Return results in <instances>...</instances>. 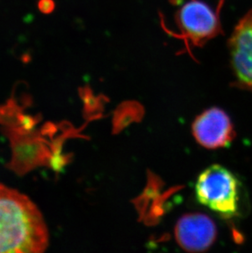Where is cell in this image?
Instances as JSON below:
<instances>
[{
	"mask_svg": "<svg viewBox=\"0 0 252 253\" xmlns=\"http://www.w3.org/2000/svg\"><path fill=\"white\" fill-rule=\"evenodd\" d=\"M217 235L216 226L202 214H189L178 220L175 238L179 246L190 253H201L211 247Z\"/></svg>",
	"mask_w": 252,
	"mask_h": 253,
	"instance_id": "6",
	"label": "cell"
},
{
	"mask_svg": "<svg viewBox=\"0 0 252 253\" xmlns=\"http://www.w3.org/2000/svg\"><path fill=\"white\" fill-rule=\"evenodd\" d=\"M196 140L204 148H225L234 138L230 118L219 108H210L197 117L193 125Z\"/></svg>",
	"mask_w": 252,
	"mask_h": 253,
	"instance_id": "5",
	"label": "cell"
},
{
	"mask_svg": "<svg viewBox=\"0 0 252 253\" xmlns=\"http://www.w3.org/2000/svg\"><path fill=\"white\" fill-rule=\"evenodd\" d=\"M53 2L51 0H41V3H40V7H41V11L43 12H48L53 9Z\"/></svg>",
	"mask_w": 252,
	"mask_h": 253,
	"instance_id": "7",
	"label": "cell"
},
{
	"mask_svg": "<svg viewBox=\"0 0 252 253\" xmlns=\"http://www.w3.org/2000/svg\"><path fill=\"white\" fill-rule=\"evenodd\" d=\"M228 48L237 82L252 91V10L238 22L228 41Z\"/></svg>",
	"mask_w": 252,
	"mask_h": 253,
	"instance_id": "4",
	"label": "cell"
},
{
	"mask_svg": "<svg viewBox=\"0 0 252 253\" xmlns=\"http://www.w3.org/2000/svg\"><path fill=\"white\" fill-rule=\"evenodd\" d=\"M195 194L202 205L222 217L238 214L239 182L222 166H211L201 173L196 182Z\"/></svg>",
	"mask_w": 252,
	"mask_h": 253,
	"instance_id": "2",
	"label": "cell"
},
{
	"mask_svg": "<svg viewBox=\"0 0 252 253\" xmlns=\"http://www.w3.org/2000/svg\"><path fill=\"white\" fill-rule=\"evenodd\" d=\"M222 3L214 9L202 0H188L176 12L175 20L179 34L188 50L202 47L222 32L219 12Z\"/></svg>",
	"mask_w": 252,
	"mask_h": 253,
	"instance_id": "3",
	"label": "cell"
},
{
	"mask_svg": "<svg viewBox=\"0 0 252 253\" xmlns=\"http://www.w3.org/2000/svg\"><path fill=\"white\" fill-rule=\"evenodd\" d=\"M48 246V228L37 206L0 184V253H41Z\"/></svg>",
	"mask_w": 252,
	"mask_h": 253,
	"instance_id": "1",
	"label": "cell"
}]
</instances>
